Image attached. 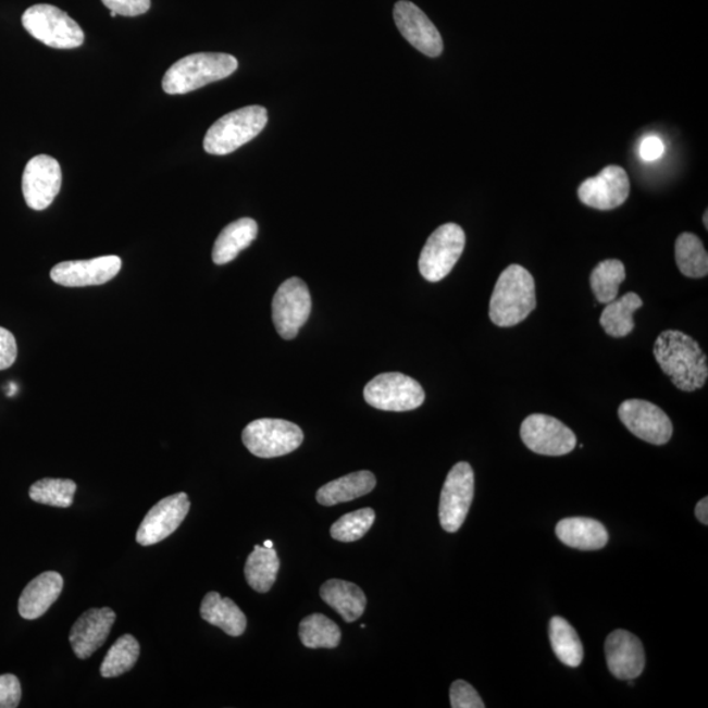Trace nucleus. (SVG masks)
I'll return each mask as SVG.
<instances>
[{
  "mask_svg": "<svg viewBox=\"0 0 708 708\" xmlns=\"http://www.w3.org/2000/svg\"><path fill=\"white\" fill-rule=\"evenodd\" d=\"M657 363L681 392L704 388L708 378L707 356L693 337L681 331H664L655 343Z\"/></svg>",
  "mask_w": 708,
  "mask_h": 708,
  "instance_id": "f257e3e1",
  "label": "nucleus"
},
{
  "mask_svg": "<svg viewBox=\"0 0 708 708\" xmlns=\"http://www.w3.org/2000/svg\"><path fill=\"white\" fill-rule=\"evenodd\" d=\"M537 308L535 281L521 265H509L495 285L489 302V318L499 327H513L524 322Z\"/></svg>",
  "mask_w": 708,
  "mask_h": 708,
  "instance_id": "f03ea898",
  "label": "nucleus"
},
{
  "mask_svg": "<svg viewBox=\"0 0 708 708\" xmlns=\"http://www.w3.org/2000/svg\"><path fill=\"white\" fill-rule=\"evenodd\" d=\"M238 69L235 57L225 53H196L184 57L163 76L165 94L184 95L233 75Z\"/></svg>",
  "mask_w": 708,
  "mask_h": 708,
  "instance_id": "7ed1b4c3",
  "label": "nucleus"
},
{
  "mask_svg": "<svg viewBox=\"0 0 708 708\" xmlns=\"http://www.w3.org/2000/svg\"><path fill=\"white\" fill-rule=\"evenodd\" d=\"M266 123L268 112L264 107L251 105L229 112L210 126L203 138V149L212 156L232 154L257 138Z\"/></svg>",
  "mask_w": 708,
  "mask_h": 708,
  "instance_id": "20e7f679",
  "label": "nucleus"
},
{
  "mask_svg": "<svg viewBox=\"0 0 708 708\" xmlns=\"http://www.w3.org/2000/svg\"><path fill=\"white\" fill-rule=\"evenodd\" d=\"M23 27L49 48L75 49L85 42V32L66 12L52 4H35L24 12Z\"/></svg>",
  "mask_w": 708,
  "mask_h": 708,
  "instance_id": "39448f33",
  "label": "nucleus"
},
{
  "mask_svg": "<svg viewBox=\"0 0 708 708\" xmlns=\"http://www.w3.org/2000/svg\"><path fill=\"white\" fill-rule=\"evenodd\" d=\"M248 450L259 458L290 455L303 443V432L295 423L281 419H259L241 433Z\"/></svg>",
  "mask_w": 708,
  "mask_h": 708,
  "instance_id": "423d86ee",
  "label": "nucleus"
},
{
  "mask_svg": "<svg viewBox=\"0 0 708 708\" xmlns=\"http://www.w3.org/2000/svg\"><path fill=\"white\" fill-rule=\"evenodd\" d=\"M465 235L461 226L446 223L433 233L421 251L419 270L430 283H438L452 271L462 257Z\"/></svg>",
  "mask_w": 708,
  "mask_h": 708,
  "instance_id": "0eeeda50",
  "label": "nucleus"
},
{
  "mask_svg": "<svg viewBox=\"0 0 708 708\" xmlns=\"http://www.w3.org/2000/svg\"><path fill=\"white\" fill-rule=\"evenodd\" d=\"M367 403L376 410L406 412L424 403L425 393L418 381L401 373H384L363 388Z\"/></svg>",
  "mask_w": 708,
  "mask_h": 708,
  "instance_id": "6e6552de",
  "label": "nucleus"
},
{
  "mask_svg": "<svg viewBox=\"0 0 708 708\" xmlns=\"http://www.w3.org/2000/svg\"><path fill=\"white\" fill-rule=\"evenodd\" d=\"M474 470L468 462H459L446 477L439 497V522L445 532L456 533L462 527L474 499Z\"/></svg>",
  "mask_w": 708,
  "mask_h": 708,
  "instance_id": "1a4fd4ad",
  "label": "nucleus"
},
{
  "mask_svg": "<svg viewBox=\"0 0 708 708\" xmlns=\"http://www.w3.org/2000/svg\"><path fill=\"white\" fill-rule=\"evenodd\" d=\"M311 296L301 278L291 277L280 286L273 297L272 316L277 333L285 340L298 335L311 314Z\"/></svg>",
  "mask_w": 708,
  "mask_h": 708,
  "instance_id": "9d476101",
  "label": "nucleus"
},
{
  "mask_svg": "<svg viewBox=\"0 0 708 708\" xmlns=\"http://www.w3.org/2000/svg\"><path fill=\"white\" fill-rule=\"evenodd\" d=\"M521 438L541 456L560 457L576 448L577 438L569 426L548 414L535 413L521 425Z\"/></svg>",
  "mask_w": 708,
  "mask_h": 708,
  "instance_id": "9b49d317",
  "label": "nucleus"
},
{
  "mask_svg": "<svg viewBox=\"0 0 708 708\" xmlns=\"http://www.w3.org/2000/svg\"><path fill=\"white\" fill-rule=\"evenodd\" d=\"M618 417L637 438L653 445H666L673 436L668 414L650 401L629 399L618 408Z\"/></svg>",
  "mask_w": 708,
  "mask_h": 708,
  "instance_id": "f8f14e48",
  "label": "nucleus"
},
{
  "mask_svg": "<svg viewBox=\"0 0 708 708\" xmlns=\"http://www.w3.org/2000/svg\"><path fill=\"white\" fill-rule=\"evenodd\" d=\"M62 171L59 162L49 156L32 158L23 174V195L27 206L45 210L52 206L60 194Z\"/></svg>",
  "mask_w": 708,
  "mask_h": 708,
  "instance_id": "ddd939ff",
  "label": "nucleus"
},
{
  "mask_svg": "<svg viewBox=\"0 0 708 708\" xmlns=\"http://www.w3.org/2000/svg\"><path fill=\"white\" fill-rule=\"evenodd\" d=\"M190 509L188 495L181 493L165 497L156 504L140 522L137 544L152 546L169 538L183 524Z\"/></svg>",
  "mask_w": 708,
  "mask_h": 708,
  "instance_id": "4468645a",
  "label": "nucleus"
},
{
  "mask_svg": "<svg viewBox=\"0 0 708 708\" xmlns=\"http://www.w3.org/2000/svg\"><path fill=\"white\" fill-rule=\"evenodd\" d=\"M630 178L620 165H608L595 177L586 178L577 190L584 206L598 210L620 208L629 199Z\"/></svg>",
  "mask_w": 708,
  "mask_h": 708,
  "instance_id": "2eb2a0df",
  "label": "nucleus"
},
{
  "mask_svg": "<svg viewBox=\"0 0 708 708\" xmlns=\"http://www.w3.org/2000/svg\"><path fill=\"white\" fill-rule=\"evenodd\" d=\"M394 21L408 42L419 52L436 59L442 55L444 41L436 25L417 4L400 0L394 8Z\"/></svg>",
  "mask_w": 708,
  "mask_h": 708,
  "instance_id": "dca6fc26",
  "label": "nucleus"
},
{
  "mask_svg": "<svg viewBox=\"0 0 708 708\" xmlns=\"http://www.w3.org/2000/svg\"><path fill=\"white\" fill-rule=\"evenodd\" d=\"M123 261L114 254L91 260L63 261L57 264L50 278L66 288H85L107 284L117 276Z\"/></svg>",
  "mask_w": 708,
  "mask_h": 708,
  "instance_id": "f3484780",
  "label": "nucleus"
},
{
  "mask_svg": "<svg viewBox=\"0 0 708 708\" xmlns=\"http://www.w3.org/2000/svg\"><path fill=\"white\" fill-rule=\"evenodd\" d=\"M606 662L618 680H635L646 667V654L639 637L626 630H616L605 643Z\"/></svg>",
  "mask_w": 708,
  "mask_h": 708,
  "instance_id": "a211bd4d",
  "label": "nucleus"
},
{
  "mask_svg": "<svg viewBox=\"0 0 708 708\" xmlns=\"http://www.w3.org/2000/svg\"><path fill=\"white\" fill-rule=\"evenodd\" d=\"M116 612L111 608L89 609L74 623L70 633V644L78 659L86 660L103 646L114 621Z\"/></svg>",
  "mask_w": 708,
  "mask_h": 708,
  "instance_id": "6ab92c4d",
  "label": "nucleus"
},
{
  "mask_svg": "<svg viewBox=\"0 0 708 708\" xmlns=\"http://www.w3.org/2000/svg\"><path fill=\"white\" fill-rule=\"evenodd\" d=\"M62 589L63 579L59 572L41 573L25 586L18 599V612L24 620H37L59 599Z\"/></svg>",
  "mask_w": 708,
  "mask_h": 708,
  "instance_id": "aec40b11",
  "label": "nucleus"
},
{
  "mask_svg": "<svg viewBox=\"0 0 708 708\" xmlns=\"http://www.w3.org/2000/svg\"><path fill=\"white\" fill-rule=\"evenodd\" d=\"M555 533L564 545L583 551L601 550L609 542V533L601 522L586 517L561 520Z\"/></svg>",
  "mask_w": 708,
  "mask_h": 708,
  "instance_id": "412c9836",
  "label": "nucleus"
},
{
  "mask_svg": "<svg viewBox=\"0 0 708 708\" xmlns=\"http://www.w3.org/2000/svg\"><path fill=\"white\" fill-rule=\"evenodd\" d=\"M202 620L225 631L229 636L244 635L247 629V617L233 599L222 598L219 592H210L202 599Z\"/></svg>",
  "mask_w": 708,
  "mask_h": 708,
  "instance_id": "4be33fe9",
  "label": "nucleus"
},
{
  "mask_svg": "<svg viewBox=\"0 0 708 708\" xmlns=\"http://www.w3.org/2000/svg\"><path fill=\"white\" fill-rule=\"evenodd\" d=\"M321 597L348 623L359 620L365 612V593L353 583L337 579L328 580L322 585Z\"/></svg>",
  "mask_w": 708,
  "mask_h": 708,
  "instance_id": "5701e85b",
  "label": "nucleus"
},
{
  "mask_svg": "<svg viewBox=\"0 0 708 708\" xmlns=\"http://www.w3.org/2000/svg\"><path fill=\"white\" fill-rule=\"evenodd\" d=\"M376 480L373 472L362 470L339 477L319 488L316 500L325 507L348 502L365 496L375 488Z\"/></svg>",
  "mask_w": 708,
  "mask_h": 708,
  "instance_id": "b1692460",
  "label": "nucleus"
},
{
  "mask_svg": "<svg viewBox=\"0 0 708 708\" xmlns=\"http://www.w3.org/2000/svg\"><path fill=\"white\" fill-rule=\"evenodd\" d=\"M259 227L252 219H240L229 223L216 238L213 247V261L223 265L233 261L238 254L250 247L257 239Z\"/></svg>",
  "mask_w": 708,
  "mask_h": 708,
  "instance_id": "393cba45",
  "label": "nucleus"
},
{
  "mask_svg": "<svg viewBox=\"0 0 708 708\" xmlns=\"http://www.w3.org/2000/svg\"><path fill=\"white\" fill-rule=\"evenodd\" d=\"M643 306V299L636 293H628L620 299L608 303L603 311L599 323L605 333L612 337H624L635 328L634 312Z\"/></svg>",
  "mask_w": 708,
  "mask_h": 708,
  "instance_id": "a878e982",
  "label": "nucleus"
},
{
  "mask_svg": "<svg viewBox=\"0 0 708 708\" xmlns=\"http://www.w3.org/2000/svg\"><path fill=\"white\" fill-rule=\"evenodd\" d=\"M278 570L280 559L276 550L258 545L246 561L245 575L253 591L266 593L276 582Z\"/></svg>",
  "mask_w": 708,
  "mask_h": 708,
  "instance_id": "bb28decb",
  "label": "nucleus"
},
{
  "mask_svg": "<svg viewBox=\"0 0 708 708\" xmlns=\"http://www.w3.org/2000/svg\"><path fill=\"white\" fill-rule=\"evenodd\" d=\"M554 654L567 667L577 668L582 664L584 648L576 630L561 617H554L548 626Z\"/></svg>",
  "mask_w": 708,
  "mask_h": 708,
  "instance_id": "cd10ccee",
  "label": "nucleus"
},
{
  "mask_svg": "<svg viewBox=\"0 0 708 708\" xmlns=\"http://www.w3.org/2000/svg\"><path fill=\"white\" fill-rule=\"evenodd\" d=\"M675 261L684 276L704 278L708 274V254L697 235L681 234L675 240Z\"/></svg>",
  "mask_w": 708,
  "mask_h": 708,
  "instance_id": "c85d7f7f",
  "label": "nucleus"
},
{
  "mask_svg": "<svg viewBox=\"0 0 708 708\" xmlns=\"http://www.w3.org/2000/svg\"><path fill=\"white\" fill-rule=\"evenodd\" d=\"M626 278V268L616 259L604 260L591 274V288L598 303L608 305L618 297L620 286Z\"/></svg>",
  "mask_w": 708,
  "mask_h": 708,
  "instance_id": "c756f323",
  "label": "nucleus"
},
{
  "mask_svg": "<svg viewBox=\"0 0 708 708\" xmlns=\"http://www.w3.org/2000/svg\"><path fill=\"white\" fill-rule=\"evenodd\" d=\"M299 637L305 647L333 649L340 644L341 631L330 618L323 614H311L299 623Z\"/></svg>",
  "mask_w": 708,
  "mask_h": 708,
  "instance_id": "7c9ffc66",
  "label": "nucleus"
},
{
  "mask_svg": "<svg viewBox=\"0 0 708 708\" xmlns=\"http://www.w3.org/2000/svg\"><path fill=\"white\" fill-rule=\"evenodd\" d=\"M140 653L139 643L133 635L126 634L119 637L105 656L100 667V674L104 679L119 678L129 672L136 666Z\"/></svg>",
  "mask_w": 708,
  "mask_h": 708,
  "instance_id": "2f4dec72",
  "label": "nucleus"
},
{
  "mask_svg": "<svg viewBox=\"0 0 708 708\" xmlns=\"http://www.w3.org/2000/svg\"><path fill=\"white\" fill-rule=\"evenodd\" d=\"M76 483L70 480L45 477L32 484L29 497L44 506L69 508L73 506Z\"/></svg>",
  "mask_w": 708,
  "mask_h": 708,
  "instance_id": "473e14b6",
  "label": "nucleus"
},
{
  "mask_svg": "<svg viewBox=\"0 0 708 708\" xmlns=\"http://www.w3.org/2000/svg\"><path fill=\"white\" fill-rule=\"evenodd\" d=\"M375 512L372 508H363L340 517L331 527V537L349 544L359 541L374 525Z\"/></svg>",
  "mask_w": 708,
  "mask_h": 708,
  "instance_id": "72a5a7b5",
  "label": "nucleus"
},
{
  "mask_svg": "<svg viewBox=\"0 0 708 708\" xmlns=\"http://www.w3.org/2000/svg\"><path fill=\"white\" fill-rule=\"evenodd\" d=\"M450 706L452 708H484L483 699L469 682L457 680L450 687Z\"/></svg>",
  "mask_w": 708,
  "mask_h": 708,
  "instance_id": "f704fd0d",
  "label": "nucleus"
},
{
  "mask_svg": "<svg viewBox=\"0 0 708 708\" xmlns=\"http://www.w3.org/2000/svg\"><path fill=\"white\" fill-rule=\"evenodd\" d=\"M21 699L22 685L16 675H0V708H16Z\"/></svg>",
  "mask_w": 708,
  "mask_h": 708,
  "instance_id": "c9c22d12",
  "label": "nucleus"
},
{
  "mask_svg": "<svg viewBox=\"0 0 708 708\" xmlns=\"http://www.w3.org/2000/svg\"><path fill=\"white\" fill-rule=\"evenodd\" d=\"M107 9L121 16H139L151 8V0H101Z\"/></svg>",
  "mask_w": 708,
  "mask_h": 708,
  "instance_id": "e433bc0d",
  "label": "nucleus"
},
{
  "mask_svg": "<svg viewBox=\"0 0 708 708\" xmlns=\"http://www.w3.org/2000/svg\"><path fill=\"white\" fill-rule=\"evenodd\" d=\"M17 359V344L15 336L9 330L0 327V370L14 365Z\"/></svg>",
  "mask_w": 708,
  "mask_h": 708,
  "instance_id": "4c0bfd02",
  "label": "nucleus"
},
{
  "mask_svg": "<svg viewBox=\"0 0 708 708\" xmlns=\"http://www.w3.org/2000/svg\"><path fill=\"white\" fill-rule=\"evenodd\" d=\"M664 154V145L656 136H648L642 140L639 156L644 162H655Z\"/></svg>",
  "mask_w": 708,
  "mask_h": 708,
  "instance_id": "58836bf2",
  "label": "nucleus"
},
{
  "mask_svg": "<svg viewBox=\"0 0 708 708\" xmlns=\"http://www.w3.org/2000/svg\"><path fill=\"white\" fill-rule=\"evenodd\" d=\"M695 516L701 522V524H708V499L705 497L704 500H700L695 508Z\"/></svg>",
  "mask_w": 708,
  "mask_h": 708,
  "instance_id": "ea45409f",
  "label": "nucleus"
},
{
  "mask_svg": "<svg viewBox=\"0 0 708 708\" xmlns=\"http://www.w3.org/2000/svg\"><path fill=\"white\" fill-rule=\"evenodd\" d=\"M264 547H266V548H273V542H272V541H265V542H264Z\"/></svg>",
  "mask_w": 708,
  "mask_h": 708,
  "instance_id": "a19ab883",
  "label": "nucleus"
},
{
  "mask_svg": "<svg viewBox=\"0 0 708 708\" xmlns=\"http://www.w3.org/2000/svg\"><path fill=\"white\" fill-rule=\"evenodd\" d=\"M707 219H708V212H707V210H706V213H705V215H704V222H705V226H706V228H708V220H707Z\"/></svg>",
  "mask_w": 708,
  "mask_h": 708,
  "instance_id": "79ce46f5",
  "label": "nucleus"
},
{
  "mask_svg": "<svg viewBox=\"0 0 708 708\" xmlns=\"http://www.w3.org/2000/svg\"><path fill=\"white\" fill-rule=\"evenodd\" d=\"M111 16L116 17L117 16L116 12L111 11Z\"/></svg>",
  "mask_w": 708,
  "mask_h": 708,
  "instance_id": "37998d69",
  "label": "nucleus"
}]
</instances>
